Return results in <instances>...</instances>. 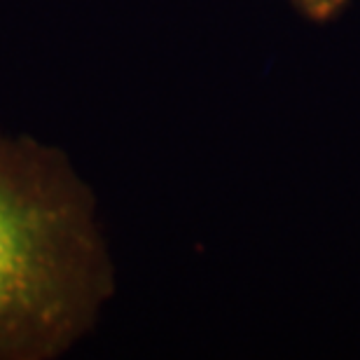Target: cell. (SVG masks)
<instances>
[{
	"label": "cell",
	"mask_w": 360,
	"mask_h": 360,
	"mask_svg": "<svg viewBox=\"0 0 360 360\" xmlns=\"http://www.w3.org/2000/svg\"><path fill=\"white\" fill-rule=\"evenodd\" d=\"M112 292L91 190L61 150L0 131V360L63 356Z\"/></svg>",
	"instance_id": "cell-1"
},
{
	"label": "cell",
	"mask_w": 360,
	"mask_h": 360,
	"mask_svg": "<svg viewBox=\"0 0 360 360\" xmlns=\"http://www.w3.org/2000/svg\"><path fill=\"white\" fill-rule=\"evenodd\" d=\"M297 10L311 21H330L340 17L351 0H290Z\"/></svg>",
	"instance_id": "cell-2"
}]
</instances>
